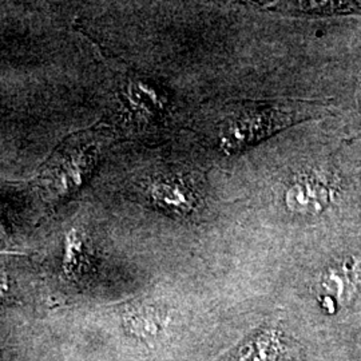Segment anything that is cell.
Returning <instances> with one entry per match:
<instances>
[{"mask_svg":"<svg viewBox=\"0 0 361 361\" xmlns=\"http://www.w3.org/2000/svg\"><path fill=\"white\" fill-rule=\"evenodd\" d=\"M83 235L78 229H71L66 234L65 238V258L63 267L66 273H73L79 265V259L83 255Z\"/></svg>","mask_w":361,"mask_h":361,"instance_id":"277c9868","label":"cell"},{"mask_svg":"<svg viewBox=\"0 0 361 361\" xmlns=\"http://www.w3.org/2000/svg\"><path fill=\"white\" fill-rule=\"evenodd\" d=\"M331 197V186L322 177L308 174L292 182L285 193V202L300 214H316L328 207Z\"/></svg>","mask_w":361,"mask_h":361,"instance_id":"6da1fadb","label":"cell"},{"mask_svg":"<svg viewBox=\"0 0 361 361\" xmlns=\"http://www.w3.org/2000/svg\"><path fill=\"white\" fill-rule=\"evenodd\" d=\"M8 290V285H7V279L6 276L0 274V296H3L6 292Z\"/></svg>","mask_w":361,"mask_h":361,"instance_id":"8992f818","label":"cell"},{"mask_svg":"<svg viewBox=\"0 0 361 361\" xmlns=\"http://www.w3.org/2000/svg\"><path fill=\"white\" fill-rule=\"evenodd\" d=\"M128 95L130 104L147 114H154L164 109V99L161 94L149 83L141 80L131 83Z\"/></svg>","mask_w":361,"mask_h":361,"instance_id":"3957f363","label":"cell"},{"mask_svg":"<svg viewBox=\"0 0 361 361\" xmlns=\"http://www.w3.org/2000/svg\"><path fill=\"white\" fill-rule=\"evenodd\" d=\"M131 324L137 326V334L143 336H154L159 332L161 319L153 312H142L133 316Z\"/></svg>","mask_w":361,"mask_h":361,"instance_id":"5b68a950","label":"cell"},{"mask_svg":"<svg viewBox=\"0 0 361 361\" xmlns=\"http://www.w3.org/2000/svg\"><path fill=\"white\" fill-rule=\"evenodd\" d=\"M150 195L157 205L173 212L185 213L194 207V194L183 182L178 180H155Z\"/></svg>","mask_w":361,"mask_h":361,"instance_id":"7a4b0ae2","label":"cell"}]
</instances>
